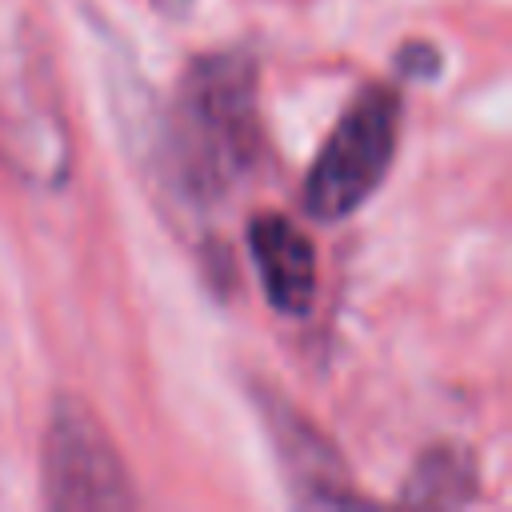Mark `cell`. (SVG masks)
<instances>
[{
  "label": "cell",
  "mask_w": 512,
  "mask_h": 512,
  "mask_svg": "<svg viewBox=\"0 0 512 512\" xmlns=\"http://www.w3.org/2000/svg\"><path fill=\"white\" fill-rule=\"evenodd\" d=\"M260 156L256 64L240 52H212L180 76L160 132V172L192 204H212L252 172Z\"/></svg>",
  "instance_id": "1"
},
{
  "label": "cell",
  "mask_w": 512,
  "mask_h": 512,
  "mask_svg": "<svg viewBox=\"0 0 512 512\" xmlns=\"http://www.w3.org/2000/svg\"><path fill=\"white\" fill-rule=\"evenodd\" d=\"M396 140L400 96L392 88H368L364 96H356L304 176V212L316 224H336L352 216L384 184Z\"/></svg>",
  "instance_id": "2"
},
{
  "label": "cell",
  "mask_w": 512,
  "mask_h": 512,
  "mask_svg": "<svg viewBox=\"0 0 512 512\" xmlns=\"http://www.w3.org/2000/svg\"><path fill=\"white\" fill-rule=\"evenodd\" d=\"M44 504L64 512L136 508V484L104 420L80 396H56L40 448Z\"/></svg>",
  "instance_id": "3"
},
{
  "label": "cell",
  "mask_w": 512,
  "mask_h": 512,
  "mask_svg": "<svg viewBox=\"0 0 512 512\" xmlns=\"http://www.w3.org/2000/svg\"><path fill=\"white\" fill-rule=\"evenodd\" d=\"M268 428V444L272 456L280 464L284 488L292 496V504L300 508H352L364 504L368 496H360L344 456L336 452V444L284 396L260 388L252 392Z\"/></svg>",
  "instance_id": "4"
},
{
  "label": "cell",
  "mask_w": 512,
  "mask_h": 512,
  "mask_svg": "<svg viewBox=\"0 0 512 512\" xmlns=\"http://www.w3.org/2000/svg\"><path fill=\"white\" fill-rule=\"evenodd\" d=\"M248 248L260 272V288L280 316H308L316 304V248L280 212H260L248 224Z\"/></svg>",
  "instance_id": "5"
},
{
  "label": "cell",
  "mask_w": 512,
  "mask_h": 512,
  "mask_svg": "<svg viewBox=\"0 0 512 512\" xmlns=\"http://www.w3.org/2000/svg\"><path fill=\"white\" fill-rule=\"evenodd\" d=\"M472 500H476V460L460 444L428 448L412 464L400 488V504H416V508H468Z\"/></svg>",
  "instance_id": "6"
}]
</instances>
